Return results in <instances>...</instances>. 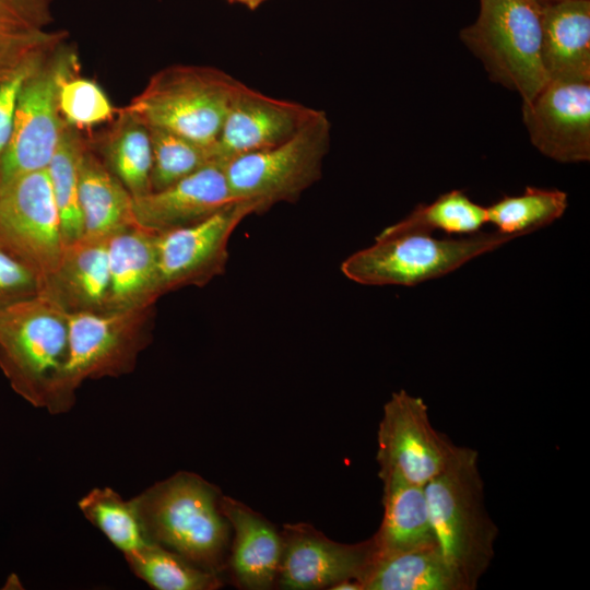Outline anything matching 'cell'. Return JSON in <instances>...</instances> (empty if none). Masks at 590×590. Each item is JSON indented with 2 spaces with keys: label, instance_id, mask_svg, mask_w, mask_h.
Listing matches in <instances>:
<instances>
[{
  "label": "cell",
  "instance_id": "1",
  "mask_svg": "<svg viewBox=\"0 0 590 590\" xmlns=\"http://www.w3.org/2000/svg\"><path fill=\"white\" fill-rule=\"evenodd\" d=\"M222 496L200 475L180 471L132 499L151 542L221 576L227 568L232 541Z\"/></svg>",
  "mask_w": 590,
  "mask_h": 590
},
{
  "label": "cell",
  "instance_id": "2",
  "mask_svg": "<svg viewBox=\"0 0 590 590\" xmlns=\"http://www.w3.org/2000/svg\"><path fill=\"white\" fill-rule=\"evenodd\" d=\"M437 544L467 590L489 568L498 528L484 503V483L475 449L458 446L448 465L425 485Z\"/></svg>",
  "mask_w": 590,
  "mask_h": 590
},
{
  "label": "cell",
  "instance_id": "3",
  "mask_svg": "<svg viewBox=\"0 0 590 590\" xmlns=\"http://www.w3.org/2000/svg\"><path fill=\"white\" fill-rule=\"evenodd\" d=\"M68 353V314L46 295L0 309V369L35 408L50 413Z\"/></svg>",
  "mask_w": 590,
  "mask_h": 590
},
{
  "label": "cell",
  "instance_id": "4",
  "mask_svg": "<svg viewBox=\"0 0 590 590\" xmlns=\"http://www.w3.org/2000/svg\"><path fill=\"white\" fill-rule=\"evenodd\" d=\"M474 23L460 39L481 60L489 79L531 101L546 84L542 60V13L535 0H479Z\"/></svg>",
  "mask_w": 590,
  "mask_h": 590
},
{
  "label": "cell",
  "instance_id": "5",
  "mask_svg": "<svg viewBox=\"0 0 590 590\" xmlns=\"http://www.w3.org/2000/svg\"><path fill=\"white\" fill-rule=\"evenodd\" d=\"M155 306L68 314L69 353L51 414L68 412L87 379L132 373L151 343Z\"/></svg>",
  "mask_w": 590,
  "mask_h": 590
},
{
  "label": "cell",
  "instance_id": "6",
  "mask_svg": "<svg viewBox=\"0 0 590 590\" xmlns=\"http://www.w3.org/2000/svg\"><path fill=\"white\" fill-rule=\"evenodd\" d=\"M238 80L205 66H169L156 72L126 108L149 127L214 144Z\"/></svg>",
  "mask_w": 590,
  "mask_h": 590
},
{
  "label": "cell",
  "instance_id": "7",
  "mask_svg": "<svg viewBox=\"0 0 590 590\" xmlns=\"http://www.w3.org/2000/svg\"><path fill=\"white\" fill-rule=\"evenodd\" d=\"M330 141V120L319 109L286 141L233 157L224 166L233 198L256 203L257 214L276 203L296 202L321 178Z\"/></svg>",
  "mask_w": 590,
  "mask_h": 590
},
{
  "label": "cell",
  "instance_id": "8",
  "mask_svg": "<svg viewBox=\"0 0 590 590\" xmlns=\"http://www.w3.org/2000/svg\"><path fill=\"white\" fill-rule=\"evenodd\" d=\"M514 238L498 231L457 239L422 233L377 235L371 246L347 257L341 271L363 285L413 286L452 272Z\"/></svg>",
  "mask_w": 590,
  "mask_h": 590
},
{
  "label": "cell",
  "instance_id": "9",
  "mask_svg": "<svg viewBox=\"0 0 590 590\" xmlns=\"http://www.w3.org/2000/svg\"><path fill=\"white\" fill-rule=\"evenodd\" d=\"M67 38L56 45L25 80L10 141L0 156V191L17 176L47 168L68 123L59 109L62 84L79 74Z\"/></svg>",
  "mask_w": 590,
  "mask_h": 590
},
{
  "label": "cell",
  "instance_id": "10",
  "mask_svg": "<svg viewBox=\"0 0 590 590\" xmlns=\"http://www.w3.org/2000/svg\"><path fill=\"white\" fill-rule=\"evenodd\" d=\"M64 245L46 168L20 175L0 191V247L36 274L42 290Z\"/></svg>",
  "mask_w": 590,
  "mask_h": 590
},
{
  "label": "cell",
  "instance_id": "11",
  "mask_svg": "<svg viewBox=\"0 0 590 590\" xmlns=\"http://www.w3.org/2000/svg\"><path fill=\"white\" fill-rule=\"evenodd\" d=\"M377 441L379 475L392 473L423 486L448 465L458 448L432 425L423 399L405 390L393 392L384 405Z\"/></svg>",
  "mask_w": 590,
  "mask_h": 590
},
{
  "label": "cell",
  "instance_id": "12",
  "mask_svg": "<svg viewBox=\"0 0 590 590\" xmlns=\"http://www.w3.org/2000/svg\"><path fill=\"white\" fill-rule=\"evenodd\" d=\"M250 214H257L256 203L237 200L201 222L155 233L163 295L186 286L202 287L223 274L229 238Z\"/></svg>",
  "mask_w": 590,
  "mask_h": 590
},
{
  "label": "cell",
  "instance_id": "13",
  "mask_svg": "<svg viewBox=\"0 0 590 590\" xmlns=\"http://www.w3.org/2000/svg\"><path fill=\"white\" fill-rule=\"evenodd\" d=\"M281 534L276 586L286 590L330 589L345 579L359 580L375 557L371 538L340 543L308 523L284 524Z\"/></svg>",
  "mask_w": 590,
  "mask_h": 590
},
{
  "label": "cell",
  "instance_id": "14",
  "mask_svg": "<svg viewBox=\"0 0 590 590\" xmlns=\"http://www.w3.org/2000/svg\"><path fill=\"white\" fill-rule=\"evenodd\" d=\"M522 118L531 143L559 163L590 160V81L548 80Z\"/></svg>",
  "mask_w": 590,
  "mask_h": 590
},
{
  "label": "cell",
  "instance_id": "15",
  "mask_svg": "<svg viewBox=\"0 0 590 590\" xmlns=\"http://www.w3.org/2000/svg\"><path fill=\"white\" fill-rule=\"evenodd\" d=\"M318 110L266 95L239 81L216 141L221 160L226 164L235 156L286 141Z\"/></svg>",
  "mask_w": 590,
  "mask_h": 590
},
{
  "label": "cell",
  "instance_id": "16",
  "mask_svg": "<svg viewBox=\"0 0 590 590\" xmlns=\"http://www.w3.org/2000/svg\"><path fill=\"white\" fill-rule=\"evenodd\" d=\"M224 166L210 164L164 189L133 198L138 225L154 233L180 228L237 201L231 193Z\"/></svg>",
  "mask_w": 590,
  "mask_h": 590
},
{
  "label": "cell",
  "instance_id": "17",
  "mask_svg": "<svg viewBox=\"0 0 590 590\" xmlns=\"http://www.w3.org/2000/svg\"><path fill=\"white\" fill-rule=\"evenodd\" d=\"M221 507L234 533L226 570L240 589L268 590L276 586L282 534L262 515L222 496Z\"/></svg>",
  "mask_w": 590,
  "mask_h": 590
},
{
  "label": "cell",
  "instance_id": "18",
  "mask_svg": "<svg viewBox=\"0 0 590 590\" xmlns=\"http://www.w3.org/2000/svg\"><path fill=\"white\" fill-rule=\"evenodd\" d=\"M108 238L82 235L64 245L42 294L67 314L108 309Z\"/></svg>",
  "mask_w": 590,
  "mask_h": 590
},
{
  "label": "cell",
  "instance_id": "19",
  "mask_svg": "<svg viewBox=\"0 0 590 590\" xmlns=\"http://www.w3.org/2000/svg\"><path fill=\"white\" fill-rule=\"evenodd\" d=\"M155 237L154 232L141 226L108 237V309L152 307L163 296Z\"/></svg>",
  "mask_w": 590,
  "mask_h": 590
},
{
  "label": "cell",
  "instance_id": "20",
  "mask_svg": "<svg viewBox=\"0 0 590 590\" xmlns=\"http://www.w3.org/2000/svg\"><path fill=\"white\" fill-rule=\"evenodd\" d=\"M547 80L590 81V0L541 4Z\"/></svg>",
  "mask_w": 590,
  "mask_h": 590
},
{
  "label": "cell",
  "instance_id": "21",
  "mask_svg": "<svg viewBox=\"0 0 590 590\" xmlns=\"http://www.w3.org/2000/svg\"><path fill=\"white\" fill-rule=\"evenodd\" d=\"M384 484L382 520L371 536L375 557L438 545L430 523L425 486L397 474L379 475Z\"/></svg>",
  "mask_w": 590,
  "mask_h": 590
},
{
  "label": "cell",
  "instance_id": "22",
  "mask_svg": "<svg viewBox=\"0 0 590 590\" xmlns=\"http://www.w3.org/2000/svg\"><path fill=\"white\" fill-rule=\"evenodd\" d=\"M79 197L83 235L108 238L125 228L139 226L132 194L87 140L80 160Z\"/></svg>",
  "mask_w": 590,
  "mask_h": 590
},
{
  "label": "cell",
  "instance_id": "23",
  "mask_svg": "<svg viewBox=\"0 0 590 590\" xmlns=\"http://www.w3.org/2000/svg\"><path fill=\"white\" fill-rule=\"evenodd\" d=\"M358 581L362 590H467L438 545L374 557Z\"/></svg>",
  "mask_w": 590,
  "mask_h": 590
},
{
  "label": "cell",
  "instance_id": "24",
  "mask_svg": "<svg viewBox=\"0 0 590 590\" xmlns=\"http://www.w3.org/2000/svg\"><path fill=\"white\" fill-rule=\"evenodd\" d=\"M92 149L133 198L152 191V142L149 126L126 107Z\"/></svg>",
  "mask_w": 590,
  "mask_h": 590
},
{
  "label": "cell",
  "instance_id": "25",
  "mask_svg": "<svg viewBox=\"0 0 590 590\" xmlns=\"http://www.w3.org/2000/svg\"><path fill=\"white\" fill-rule=\"evenodd\" d=\"M487 223L486 208L472 201L463 191L451 190L429 204L417 205L406 217L386 227L378 235L430 234L435 229L448 234L477 233Z\"/></svg>",
  "mask_w": 590,
  "mask_h": 590
},
{
  "label": "cell",
  "instance_id": "26",
  "mask_svg": "<svg viewBox=\"0 0 590 590\" xmlns=\"http://www.w3.org/2000/svg\"><path fill=\"white\" fill-rule=\"evenodd\" d=\"M133 574L157 590H215L221 576L202 569L156 543L125 554Z\"/></svg>",
  "mask_w": 590,
  "mask_h": 590
},
{
  "label": "cell",
  "instance_id": "27",
  "mask_svg": "<svg viewBox=\"0 0 590 590\" xmlns=\"http://www.w3.org/2000/svg\"><path fill=\"white\" fill-rule=\"evenodd\" d=\"M84 145L80 130L68 125L46 168L66 244L83 235L79 175Z\"/></svg>",
  "mask_w": 590,
  "mask_h": 590
},
{
  "label": "cell",
  "instance_id": "28",
  "mask_svg": "<svg viewBox=\"0 0 590 590\" xmlns=\"http://www.w3.org/2000/svg\"><path fill=\"white\" fill-rule=\"evenodd\" d=\"M568 206L566 192L527 187L519 196H505L486 208L487 223L514 236L530 234L559 219Z\"/></svg>",
  "mask_w": 590,
  "mask_h": 590
},
{
  "label": "cell",
  "instance_id": "29",
  "mask_svg": "<svg viewBox=\"0 0 590 590\" xmlns=\"http://www.w3.org/2000/svg\"><path fill=\"white\" fill-rule=\"evenodd\" d=\"M78 506L123 555L151 543L133 499H123L113 488H93L78 502Z\"/></svg>",
  "mask_w": 590,
  "mask_h": 590
},
{
  "label": "cell",
  "instance_id": "30",
  "mask_svg": "<svg viewBox=\"0 0 590 590\" xmlns=\"http://www.w3.org/2000/svg\"><path fill=\"white\" fill-rule=\"evenodd\" d=\"M149 128L153 154L152 191L164 189L210 164H224L216 143L206 145L161 128Z\"/></svg>",
  "mask_w": 590,
  "mask_h": 590
},
{
  "label": "cell",
  "instance_id": "31",
  "mask_svg": "<svg viewBox=\"0 0 590 590\" xmlns=\"http://www.w3.org/2000/svg\"><path fill=\"white\" fill-rule=\"evenodd\" d=\"M59 109L66 122L78 130L108 121L117 113L96 82L79 75L62 84Z\"/></svg>",
  "mask_w": 590,
  "mask_h": 590
},
{
  "label": "cell",
  "instance_id": "32",
  "mask_svg": "<svg viewBox=\"0 0 590 590\" xmlns=\"http://www.w3.org/2000/svg\"><path fill=\"white\" fill-rule=\"evenodd\" d=\"M52 0H0V49L45 35L52 22Z\"/></svg>",
  "mask_w": 590,
  "mask_h": 590
},
{
  "label": "cell",
  "instance_id": "33",
  "mask_svg": "<svg viewBox=\"0 0 590 590\" xmlns=\"http://www.w3.org/2000/svg\"><path fill=\"white\" fill-rule=\"evenodd\" d=\"M66 38L67 36L38 51L0 79V156L11 138L17 101L25 80L48 52Z\"/></svg>",
  "mask_w": 590,
  "mask_h": 590
},
{
  "label": "cell",
  "instance_id": "34",
  "mask_svg": "<svg viewBox=\"0 0 590 590\" xmlns=\"http://www.w3.org/2000/svg\"><path fill=\"white\" fill-rule=\"evenodd\" d=\"M42 293L39 279L0 247V309Z\"/></svg>",
  "mask_w": 590,
  "mask_h": 590
},
{
  "label": "cell",
  "instance_id": "35",
  "mask_svg": "<svg viewBox=\"0 0 590 590\" xmlns=\"http://www.w3.org/2000/svg\"><path fill=\"white\" fill-rule=\"evenodd\" d=\"M331 590H362V586L356 579L342 580L330 588Z\"/></svg>",
  "mask_w": 590,
  "mask_h": 590
},
{
  "label": "cell",
  "instance_id": "36",
  "mask_svg": "<svg viewBox=\"0 0 590 590\" xmlns=\"http://www.w3.org/2000/svg\"><path fill=\"white\" fill-rule=\"evenodd\" d=\"M228 3L240 4L248 10H256L268 0H226Z\"/></svg>",
  "mask_w": 590,
  "mask_h": 590
},
{
  "label": "cell",
  "instance_id": "37",
  "mask_svg": "<svg viewBox=\"0 0 590 590\" xmlns=\"http://www.w3.org/2000/svg\"><path fill=\"white\" fill-rule=\"evenodd\" d=\"M535 1L542 4V3H547V2L562 1V0H535Z\"/></svg>",
  "mask_w": 590,
  "mask_h": 590
}]
</instances>
